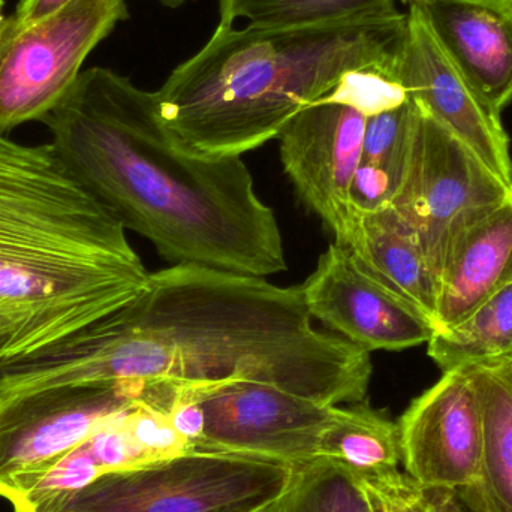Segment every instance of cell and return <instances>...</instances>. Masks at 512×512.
<instances>
[{
	"label": "cell",
	"mask_w": 512,
	"mask_h": 512,
	"mask_svg": "<svg viewBox=\"0 0 512 512\" xmlns=\"http://www.w3.org/2000/svg\"><path fill=\"white\" fill-rule=\"evenodd\" d=\"M125 424L147 462L194 451L176 432L168 414L146 405L143 400L126 414Z\"/></svg>",
	"instance_id": "cell-23"
},
{
	"label": "cell",
	"mask_w": 512,
	"mask_h": 512,
	"mask_svg": "<svg viewBox=\"0 0 512 512\" xmlns=\"http://www.w3.org/2000/svg\"><path fill=\"white\" fill-rule=\"evenodd\" d=\"M421 492L430 512H505L480 483L457 489H421Z\"/></svg>",
	"instance_id": "cell-25"
},
{
	"label": "cell",
	"mask_w": 512,
	"mask_h": 512,
	"mask_svg": "<svg viewBox=\"0 0 512 512\" xmlns=\"http://www.w3.org/2000/svg\"><path fill=\"white\" fill-rule=\"evenodd\" d=\"M71 2L72 0H21L15 14L3 21V27L9 30H21L35 26L53 17Z\"/></svg>",
	"instance_id": "cell-26"
},
{
	"label": "cell",
	"mask_w": 512,
	"mask_h": 512,
	"mask_svg": "<svg viewBox=\"0 0 512 512\" xmlns=\"http://www.w3.org/2000/svg\"><path fill=\"white\" fill-rule=\"evenodd\" d=\"M259 512L375 511L354 472L327 457H318L295 465L282 495Z\"/></svg>",
	"instance_id": "cell-20"
},
{
	"label": "cell",
	"mask_w": 512,
	"mask_h": 512,
	"mask_svg": "<svg viewBox=\"0 0 512 512\" xmlns=\"http://www.w3.org/2000/svg\"><path fill=\"white\" fill-rule=\"evenodd\" d=\"M406 27L399 11L315 26L218 24L156 92L162 119L194 152L242 158L349 75L396 80Z\"/></svg>",
	"instance_id": "cell-4"
},
{
	"label": "cell",
	"mask_w": 512,
	"mask_h": 512,
	"mask_svg": "<svg viewBox=\"0 0 512 512\" xmlns=\"http://www.w3.org/2000/svg\"><path fill=\"white\" fill-rule=\"evenodd\" d=\"M370 352L319 331L300 286L179 264L75 342L0 370V397L71 384L258 382L340 406L366 399Z\"/></svg>",
	"instance_id": "cell-1"
},
{
	"label": "cell",
	"mask_w": 512,
	"mask_h": 512,
	"mask_svg": "<svg viewBox=\"0 0 512 512\" xmlns=\"http://www.w3.org/2000/svg\"><path fill=\"white\" fill-rule=\"evenodd\" d=\"M396 11L394 0H221L219 24L245 18L255 27L315 26Z\"/></svg>",
	"instance_id": "cell-21"
},
{
	"label": "cell",
	"mask_w": 512,
	"mask_h": 512,
	"mask_svg": "<svg viewBox=\"0 0 512 512\" xmlns=\"http://www.w3.org/2000/svg\"><path fill=\"white\" fill-rule=\"evenodd\" d=\"M292 472L262 457L186 451L102 474L51 512H259Z\"/></svg>",
	"instance_id": "cell-5"
},
{
	"label": "cell",
	"mask_w": 512,
	"mask_h": 512,
	"mask_svg": "<svg viewBox=\"0 0 512 512\" xmlns=\"http://www.w3.org/2000/svg\"><path fill=\"white\" fill-rule=\"evenodd\" d=\"M346 246L391 292L423 313L435 327L439 283L409 228L390 206L354 207Z\"/></svg>",
	"instance_id": "cell-16"
},
{
	"label": "cell",
	"mask_w": 512,
	"mask_h": 512,
	"mask_svg": "<svg viewBox=\"0 0 512 512\" xmlns=\"http://www.w3.org/2000/svg\"><path fill=\"white\" fill-rule=\"evenodd\" d=\"M429 357L444 372L512 358V283L487 298L468 318L427 342Z\"/></svg>",
	"instance_id": "cell-18"
},
{
	"label": "cell",
	"mask_w": 512,
	"mask_h": 512,
	"mask_svg": "<svg viewBox=\"0 0 512 512\" xmlns=\"http://www.w3.org/2000/svg\"><path fill=\"white\" fill-rule=\"evenodd\" d=\"M420 114V108L408 98L399 107L367 117L360 168L384 179L394 197L408 170Z\"/></svg>",
	"instance_id": "cell-22"
},
{
	"label": "cell",
	"mask_w": 512,
	"mask_h": 512,
	"mask_svg": "<svg viewBox=\"0 0 512 512\" xmlns=\"http://www.w3.org/2000/svg\"><path fill=\"white\" fill-rule=\"evenodd\" d=\"M511 185L421 111L405 179L388 206L417 240L439 283L454 240Z\"/></svg>",
	"instance_id": "cell-6"
},
{
	"label": "cell",
	"mask_w": 512,
	"mask_h": 512,
	"mask_svg": "<svg viewBox=\"0 0 512 512\" xmlns=\"http://www.w3.org/2000/svg\"><path fill=\"white\" fill-rule=\"evenodd\" d=\"M125 228L51 144L0 135V370L75 342L150 283Z\"/></svg>",
	"instance_id": "cell-3"
},
{
	"label": "cell",
	"mask_w": 512,
	"mask_h": 512,
	"mask_svg": "<svg viewBox=\"0 0 512 512\" xmlns=\"http://www.w3.org/2000/svg\"><path fill=\"white\" fill-rule=\"evenodd\" d=\"M367 117L336 90L297 114L279 134L280 161L300 200L345 245L354 215L352 185Z\"/></svg>",
	"instance_id": "cell-10"
},
{
	"label": "cell",
	"mask_w": 512,
	"mask_h": 512,
	"mask_svg": "<svg viewBox=\"0 0 512 512\" xmlns=\"http://www.w3.org/2000/svg\"><path fill=\"white\" fill-rule=\"evenodd\" d=\"M128 17L126 0H72L35 26L0 24V135L41 122L65 98L96 45Z\"/></svg>",
	"instance_id": "cell-7"
},
{
	"label": "cell",
	"mask_w": 512,
	"mask_h": 512,
	"mask_svg": "<svg viewBox=\"0 0 512 512\" xmlns=\"http://www.w3.org/2000/svg\"><path fill=\"white\" fill-rule=\"evenodd\" d=\"M357 477L375 512H430L420 487L399 469Z\"/></svg>",
	"instance_id": "cell-24"
},
{
	"label": "cell",
	"mask_w": 512,
	"mask_h": 512,
	"mask_svg": "<svg viewBox=\"0 0 512 512\" xmlns=\"http://www.w3.org/2000/svg\"><path fill=\"white\" fill-rule=\"evenodd\" d=\"M194 400L203 432L194 450L262 457L295 466L321 457L325 432L345 408L258 382L173 387Z\"/></svg>",
	"instance_id": "cell-9"
},
{
	"label": "cell",
	"mask_w": 512,
	"mask_h": 512,
	"mask_svg": "<svg viewBox=\"0 0 512 512\" xmlns=\"http://www.w3.org/2000/svg\"><path fill=\"white\" fill-rule=\"evenodd\" d=\"M41 122L66 170L165 261L256 277L286 270L276 215L248 165L189 149L165 125L156 92L90 68Z\"/></svg>",
	"instance_id": "cell-2"
},
{
	"label": "cell",
	"mask_w": 512,
	"mask_h": 512,
	"mask_svg": "<svg viewBox=\"0 0 512 512\" xmlns=\"http://www.w3.org/2000/svg\"><path fill=\"white\" fill-rule=\"evenodd\" d=\"M483 420L481 481L502 511L512 512V373L508 361L468 366Z\"/></svg>",
	"instance_id": "cell-17"
},
{
	"label": "cell",
	"mask_w": 512,
	"mask_h": 512,
	"mask_svg": "<svg viewBox=\"0 0 512 512\" xmlns=\"http://www.w3.org/2000/svg\"><path fill=\"white\" fill-rule=\"evenodd\" d=\"M406 475L420 489H457L481 481L483 420L469 367L444 372L412 400L399 423Z\"/></svg>",
	"instance_id": "cell-12"
},
{
	"label": "cell",
	"mask_w": 512,
	"mask_h": 512,
	"mask_svg": "<svg viewBox=\"0 0 512 512\" xmlns=\"http://www.w3.org/2000/svg\"><path fill=\"white\" fill-rule=\"evenodd\" d=\"M508 364H510V369H511V373H512V358H511V360H508Z\"/></svg>",
	"instance_id": "cell-30"
},
{
	"label": "cell",
	"mask_w": 512,
	"mask_h": 512,
	"mask_svg": "<svg viewBox=\"0 0 512 512\" xmlns=\"http://www.w3.org/2000/svg\"><path fill=\"white\" fill-rule=\"evenodd\" d=\"M512 283V185L507 195L457 236L439 279L435 331L468 318Z\"/></svg>",
	"instance_id": "cell-15"
},
{
	"label": "cell",
	"mask_w": 512,
	"mask_h": 512,
	"mask_svg": "<svg viewBox=\"0 0 512 512\" xmlns=\"http://www.w3.org/2000/svg\"><path fill=\"white\" fill-rule=\"evenodd\" d=\"M412 8L475 92L502 114L512 101V0L427 2Z\"/></svg>",
	"instance_id": "cell-14"
},
{
	"label": "cell",
	"mask_w": 512,
	"mask_h": 512,
	"mask_svg": "<svg viewBox=\"0 0 512 512\" xmlns=\"http://www.w3.org/2000/svg\"><path fill=\"white\" fill-rule=\"evenodd\" d=\"M164 5L170 6V8H179L185 3V0H161Z\"/></svg>",
	"instance_id": "cell-28"
},
{
	"label": "cell",
	"mask_w": 512,
	"mask_h": 512,
	"mask_svg": "<svg viewBox=\"0 0 512 512\" xmlns=\"http://www.w3.org/2000/svg\"><path fill=\"white\" fill-rule=\"evenodd\" d=\"M143 387L71 384L0 397V498L11 502L60 457L141 402Z\"/></svg>",
	"instance_id": "cell-8"
},
{
	"label": "cell",
	"mask_w": 512,
	"mask_h": 512,
	"mask_svg": "<svg viewBox=\"0 0 512 512\" xmlns=\"http://www.w3.org/2000/svg\"><path fill=\"white\" fill-rule=\"evenodd\" d=\"M307 312L367 352L402 351L432 339V322L382 285L351 248L334 242L300 285Z\"/></svg>",
	"instance_id": "cell-11"
},
{
	"label": "cell",
	"mask_w": 512,
	"mask_h": 512,
	"mask_svg": "<svg viewBox=\"0 0 512 512\" xmlns=\"http://www.w3.org/2000/svg\"><path fill=\"white\" fill-rule=\"evenodd\" d=\"M321 457L357 475L396 471L402 462L399 427L369 406L355 403L325 432Z\"/></svg>",
	"instance_id": "cell-19"
},
{
	"label": "cell",
	"mask_w": 512,
	"mask_h": 512,
	"mask_svg": "<svg viewBox=\"0 0 512 512\" xmlns=\"http://www.w3.org/2000/svg\"><path fill=\"white\" fill-rule=\"evenodd\" d=\"M5 21V17H3V0H0V24Z\"/></svg>",
	"instance_id": "cell-29"
},
{
	"label": "cell",
	"mask_w": 512,
	"mask_h": 512,
	"mask_svg": "<svg viewBox=\"0 0 512 512\" xmlns=\"http://www.w3.org/2000/svg\"><path fill=\"white\" fill-rule=\"evenodd\" d=\"M406 5H420V3L427 2H483V3H501L505 0H402Z\"/></svg>",
	"instance_id": "cell-27"
},
{
	"label": "cell",
	"mask_w": 512,
	"mask_h": 512,
	"mask_svg": "<svg viewBox=\"0 0 512 512\" xmlns=\"http://www.w3.org/2000/svg\"><path fill=\"white\" fill-rule=\"evenodd\" d=\"M396 80L408 98L453 132L501 179L512 183L510 137L493 110L448 59L417 9L409 6Z\"/></svg>",
	"instance_id": "cell-13"
}]
</instances>
